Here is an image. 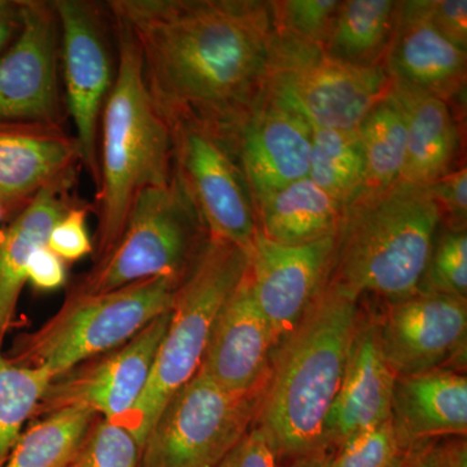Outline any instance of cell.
I'll use <instances>...</instances> for the list:
<instances>
[{
	"label": "cell",
	"instance_id": "obj_25",
	"mask_svg": "<svg viewBox=\"0 0 467 467\" xmlns=\"http://www.w3.org/2000/svg\"><path fill=\"white\" fill-rule=\"evenodd\" d=\"M400 2L344 0L335 14L325 50L350 66L382 67L391 45Z\"/></svg>",
	"mask_w": 467,
	"mask_h": 467
},
{
	"label": "cell",
	"instance_id": "obj_5",
	"mask_svg": "<svg viewBox=\"0 0 467 467\" xmlns=\"http://www.w3.org/2000/svg\"><path fill=\"white\" fill-rule=\"evenodd\" d=\"M248 264L250 256L238 245L209 235L181 282L149 383L121 425L140 447L169 399L201 368L218 313L242 281Z\"/></svg>",
	"mask_w": 467,
	"mask_h": 467
},
{
	"label": "cell",
	"instance_id": "obj_19",
	"mask_svg": "<svg viewBox=\"0 0 467 467\" xmlns=\"http://www.w3.org/2000/svg\"><path fill=\"white\" fill-rule=\"evenodd\" d=\"M466 51L434 26L427 0L400 2L383 67L393 84L434 95L454 109L465 98Z\"/></svg>",
	"mask_w": 467,
	"mask_h": 467
},
{
	"label": "cell",
	"instance_id": "obj_7",
	"mask_svg": "<svg viewBox=\"0 0 467 467\" xmlns=\"http://www.w3.org/2000/svg\"><path fill=\"white\" fill-rule=\"evenodd\" d=\"M208 238L198 211L173 177L138 196L115 247L70 291L101 294L158 276L181 285Z\"/></svg>",
	"mask_w": 467,
	"mask_h": 467
},
{
	"label": "cell",
	"instance_id": "obj_17",
	"mask_svg": "<svg viewBox=\"0 0 467 467\" xmlns=\"http://www.w3.org/2000/svg\"><path fill=\"white\" fill-rule=\"evenodd\" d=\"M275 349L245 272L218 313L199 371L229 391H254L267 386Z\"/></svg>",
	"mask_w": 467,
	"mask_h": 467
},
{
	"label": "cell",
	"instance_id": "obj_36",
	"mask_svg": "<svg viewBox=\"0 0 467 467\" xmlns=\"http://www.w3.org/2000/svg\"><path fill=\"white\" fill-rule=\"evenodd\" d=\"M441 223L451 230H466L467 171L465 167L453 169L441 180L430 184Z\"/></svg>",
	"mask_w": 467,
	"mask_h": 467
},
{
	"label": "cell",
	"instance_id": "obj_30",
	"mask_svg": "<svg viewBox=\"0 0 467 467\" xmlns=\"http://www.w3.org/2000/svg\"><path fill=\"white\" fill-rule=\"evenodd\" d=\"M420 291L467 300L466 230L438 233Z\"/></svg>",
	"mask_w": 467,
	"mask_h": 467
},
{
	"label": "cell",
	"instance_id": "obj_15",
	"mask_svg": "<svg viewBox=\"0 0 467 467\" xmlns=\"http://www.w3.org/2000/svg\"><path fill=\"white\" fill-rule=\"evenodd\" d=\"M334 238L306 245H282L257 234L247 273L276 348L294 333L324 287Z\"/></svg>",
	"mask_w": 467,
	"mask_h": 467
},
{
	"label": "cell",
	"instance_id": "obj_37",
	"mask_svg": "<svg viewBox=\"0 0 467 467\" xmlns=\"http://www.w3.org/2000/svg\"><path fill=\"white\" fill-rule=\"evenodd\" d=\"M278 460L272 436L256 423L217 467H279Z\"/></svg>",
	"mask_w": 467,
	"mask_h": 467
},
{
	"label": "cell",
	"instance_id": "obj_31",
	"mask_svg": "<svg viewBox=\"0 0 467 467\" xmlns=\"http://www.w3.org/2000/svg\"><path fill=\"white\" fill-rule=\"evenodd\" d=\"M67 467H140V447L125 427L97 417Z\"/></svg>",
	"mask_w": 467,
	"mask_h": 467
},
{
	"label": "cell",
	"instance_id": "obj_32",
	"mask_svg": "<svg viewBox=\"0 0 467 467\" xmlns=\"http://www.w3.org/2000/svg\"><path fill=\"white\" fill-rule=\"evenodd\" d=\"M407 450L389 418L343 441L334 451V467H396Z\"/></svg>",
	"mask_w": 467,
	"mask_h": 467
},
{
	"label": "cell",
	"instance_id": "obj_13",
	"mask_svg": "<svg viewBox=\"0 0 467 467\" xmlns=\"http://www.w3.org/2000/svg\"><path fill=\"white\" fill-rule=\"evenodd\" d=\"M169 319L164 313L122 346L55 377L36 416L79 407L122 425L146 389Z\"/></svg>",
	"mask_w": 467,
	"mask_h": 467
},
{
	"label": "cell",
	"instance_id": "obj_20",
	"mask_svg": "<svg viewBox=\"0 0 467 467\" xmlns=\"http://www.w3.org/2000/svg\"><path fill=\"white\" fill-rule=\"evenodd\" d=\"M232 137L254 202L308 177V122L266 97Z\"/></svg>",
	"mask_w": 467,
	"mask_h": 467
},
{
	"label": "cell",
	"instance_id": "obj_38",
	"mask_svg": "<svg viewBox=\"0 0 467 467\" xmlns=\"http://www.w3.org/2000/svg\"><path fill=\"white\" fill-rule=\"evenodd\" d=\"M427 12L431 23L445 38L467 50L466 0H427Z\"/></svg>",
	"mask_w": 467,
	"mask_h": 467
},
{
	"label": "cell",
	"instance_id": "obj_22",
	"mask_svg": "<svg viewBox=\"0 0 467 467\" xmlns=\"http://www.w3.org/2000/svg\"><path fill=\"white\" fill-rule=\"evenodd\" d=\"M78 177L48 186L5 226L0 236V346L7 335L26 284V265L36 248L46 245L52 227L84 202L77 193Z\"/></svg>",
	"mask_w": 467,
	"mask_h": 467
},
{
	"label": "cell",
	"instance_id": "obj_34",
	"mask_svg": "<svg viewBox=\"0 0 467 467\" xmlns=\"http://www.w3.org/2000/svg\"><path fill=\"white\" fill-rule=\"evenodd\" d=\"M90 213L91 202H81L67 211L52 227L46 245L64 263H76L94 252V242L88 230Z\"/></svg>",
	"mask_w": 467,
	"mask_h": 467
},
{
	"label": "cell",
	"instance_id": "obj_27",
	"mask_svg": "<svg viewBox=\"0 0 467 467\" xmlns=\"http://www.w3.org/2000/svg\"><path fill=\"white\" fill-rule=\"evenodd\" d=\"M359 142L365 158L362 192L387 189L401 180L407 150L404 115L389 94L359 122Z\"/></svg>",
	"mask_w": 467,
	"mask_h": 467
},
{
	"label": "cell",
	"instance_id": "obj_24",
	"mask_svg": "<svg viewBox=\"0 0 467 467\" xmlns=\"http://www.w3.org/2000/svg\"><path fill=\"white\" fill-rule=\"evenodd\" d=\"M261 235L282 245H306L335 236L344 205L310 178L254 202Z\"/></svg>",
	"mask_w": 467,
	"mask_h": 467
},
{
	"label": "cell",
	"instance_id": "obj_41",
	"mask_svg": "<svg viewBox=\"0 0 467 467\" xmlns=\"http://www.w3.org/2000/svg\"><path fill=\"white\" fill-rule=\"evenodd\" d=\"M285 467H334V451L333 450L313 451L292 460L290 465Z\"/></svg>",
	"mask_w": 467,
	"mask_h": 467
},
{
	"label": "cell",
	"instance_id": "obj_42",
	"mask_svg": "<svg viewBox=\"0 0 467 467\" xmlns=\"http://www.w3.org/2000/svg\"><path fill=\"white\" fill-rule=\"evenodd\" d=\"M5 225H7V218H5V211H3L2 205H0V236L3 235Z\"/></svg>",
	"mask_w": 467,
	"mask_h": 467
},
{
	"label": "cell",
	"instance_id": "obj_26",
	"mask_svg": "<svg viewBox=\"0 0 467 467\" xmlns=\"http://www.w3.org/2000/svg\"><path fill=\"white\" fill-rule=\"evenodd\" d=\"M97 417L79 407L46 414L21 434L0 467H67Z\"/></svg>",
	"mask_w": 467,
	"mask_h": 467
},
{
	"label": "cell",
	"instance_id": "obj_8",
	"mask_svg": "<svg viewBox=\"0 0 467 467\" xmlns=\"http://www.w3.org/2000/svg\"><path fill=\"white\" fill-rule=\"evenodd\" d=\"M382 67L350 66L319 43L275 26L270 38L265 97L325 129L356 130L389 91Z\"/></svg>",
	"mask_w": 467,
	"mask_h": 467
},
{
	"label": "cell",
	"instance_id": "obj_29",
	"mask_svg": "<svg viewBox=\"0 0 467 467\" xmlns=\"http://www.w3.org/2000/svg\"><path fill=\"white\" fill-rule=\"evenodd\" d=\"M54 376L43 368L15 364L0 346V466L14 450Z\"/></svg>",
	"mask_w": 467,
	"mask_h": 467
},
{
	"label": "cell",
	"instance_id": "obj_33",
	"mask_svg": "<svg viewBox=\"0 0 467 467\" xmlns=\"http://www.w3.org/2000/svg\"><path fill=\"white\" fill-rule=\"evenodd\" d=\"M339 0H276L269 2L278 29L325 46Z\"/></svg>",
	"mask_w": 467,
	"mask_h": 467
},
{
	"label": "cell",
	"instance_id": "obj_28",
	"mask_svg": "<svg viewBox=\"0 0 467 467\" xmlns=\"http://www.w3.org/2000/svg\"><path fill=\"white\" fill-rule=\"evenodd\" d=\"M310 128L308 178L343 205L362 192L365 158L358 130Z\"/></svg>",
	"mask_w": 467,
	"mask_h": 467
},
{
	"label": "cell",
	"instance_id": "obj_4",
	"mask_svg": "<svg viewBox=\"0 0 467 467\" xmlns=\"http://www.w3.org/2000/svg\"><path fill=\"white\" fill-rule=\"evenodd\" d=\"M113 21L117 73L100 117L99 175L91 202L98 220L95 261L119 242L138 196L173 181L171 128L144 82L130 33L115 17Z\"/></svg>",
	"mask_w": 467,
	"mask_h": 467
},
{
	"label": "cell",
	"instance_id": "obj_18",
	"mask_svg": "<svg viewBox=\"0 0 467 467\" xmlns=\"http://www.w3.org/2000/svg\"><path fill=\"white\" fill-rule=\"evenodd\" d=\"M396 378L380 346L377 313L361 306L339 392L326 420L328 450H337L350 436L391 418Z\"/></svg>",
	"mask_w": 467,
	"mask_h": 467
},
{
	"label": "cell",
	"instance_id": "obj_40",
	"mask_svg": "<svg viewBox=\"0 0 467 467\" xmlns=\"http://www.w3.org/2000/svg\"><path fill=\"white\" fill-rule=\"evenodd\" d=\"M21 26V0H0V54L16 38Z\"/></svg>",
	"mask_w": 467,
	"mask_h": 467
},
{
	"label": "cell",
	"instance_id": "obj_2",
	"mask_svg": "<svg viewBox=\"0 0 467 467\" xmlns=\"http://www.w3.org/2000/svg\"><path fill=\"white\" fill-rule=\"evenodd\" d=\"M361 304L326 284L294 333L275 349L257 423L279 459L328 450L326 420L339 392Z\"/></svg>",
	"mask_w": 467,
	"mask_h": 467
},
{
	"label": "cell",
	"instance_id": "obj_10",
	"mask_svg": "<svg viewBox=\"0 0 467 467\" xmlns=\"http://www.w3.org/2000/svg\"><path fill=\"white\" fill-rule=\"evenodd\" d=\"M165 119L171 128L174 180L209 235L238 245L250 256L259 227L233 138L192 117Z\"/></svg>",
	"mask_w": 467,
	"mask_h": 467
},
{
	"label": "cell",
	"instance_id": "obj_21",
	"mask_svg": "<svg viewBox=\"0 0 467 467\" xmlns=\"http://www.w3.org/2000/svg\"><path fill=\"white\" fill-rule=\"evenodd\" d=\"M391 420L405 447L425 439L466 436L465 374L438 368L396 378Z\"/></svg>",
	"mask_w": 467,
	"mask_h": 467
},
{
	"label": "cell",
	"instance_id": "obj_3",
	"mask_svg": "<svg viewBox=\"0 0 467 467\" xmlns=\"http://www.w3.org/2000/svg\"><path fill=\"white\" fill-rule=\"evenodd\" d=\"M441 226L430 186L399 181L361 192L344 205L325 282L359 300L411 296L420 291Z\"/></svg>",
	"mask_w": 467,
	"mask_h": 467
},
{
	"label": "cell",
	"instance_id": "obj_12",
	"mask_svg": "<svg viewBox=\"0 0 467 467\" xmlns=\"http://www.w3.org/2000/svg\"><path fill=\"white\" fill-rule=\"evenodd\" d=\"M23 26L0 54V119L66 125L54 0H21Z\"/></svg>",
	"mask_w": 467,
	"mask_h": 467
},
{
	"label": "cell",
	"instance_id": "obj_35",
	"mask_svg": "<svg viewBox=\"0 0 467 467\" xmlns=\"http://www.w3.org/2000/svg\"><path fill=\"white\" fill-rule=\"evenodd\" d=\"M396 467H467L465 436L413 442Z\"/></svg>",
	"mask_w": 467,
	"mask_h": 467
},
{
	"label": "cell",
	"instance_id": "obj_16",
	"mask_svg": "<svg viewBox=\"0 0 467 467\" xmlns=\"http://www.w3.org/2000/svg\"><path fill=\"white\" fill-rule=\"evenodd\" d=\"M81 150L66 125L0 119V205L7 223L43 190L77 178Z\"/></svg>",
	"mask_w": 467,
	"mask_h": 467
},
{
	"label": "cell",
	"instance_id": "obj_23",
	"mask_svg": "<svg viewBox=\"0 0 467 467\" xmlns=\"http://www.w3.org/2000/svg\"><path fill=\"white\" fill-rule=\"evenodd\" d=\"M404 115L407 150L401 180L430 186L453 171L460 150V129L454 109L434 95L408 86L389 85Z\"/></svg>",
	"mask_w": 467,
	"mask_h": 467
},
{
	"label": "cell",
	"instance_id": "obj_9",
	"mask_svg": "<svg viewBox=\"0 0 467 467\" xmlns=\"http://www.w3.org/2000/svg\"><path fill=\"white\" fill-rule=\"evenodd\" d=\"M265 391H229L198 371L160 411L140 467H217L259 420Z\"/></svg>",
	"mask_w": 467,
	"mask_h": 467
},
{
	"label": "cell",
	"instance_id": "obj_1",
	"mask_svg": "<svg viewBox=\"0 0 467 467\" xmlns=\"http://www.w3.org/2000/svg\"><path fill=\"white\" fill-rule=\"evenodd\" d=\"M164 117L234 131L263 103L275 23L263 0H109Z\"/></svg>",
	"mask_w": 467,
	"mask_h": 467
},
{
	"label": "cell",
	"instance_id": "obj_11",
	"mask_svg": "<svg viewBox=\"0 0 467 467\" xmlns=\"http://www.w3.org/2000/svg\"><path fill=\"white\" fill-rule=\"evenodd\" d=\"M60 26V66L67 117L75 125L82 168L98 183L99 128L117 73L115 21L109 5L54 0Z\"/></svg>",
	"mask_w": 467,
	"mask_h": 467
},
{
	"label": "cell",
	"instance_id": "obj_14",
	"mask_svg": "<svg viewBox=\"0 0 467 467\" xmlns=\"http://www.w3.org/2000/svg\"><path fill=\"white\" fill-rule=\"evenodd\" d=\"M383 355L396 376L465 367L467 300L418 291L377 315Z\"/></svg>",
	"mask_w": 467,
	"mask_h": 467
},
{
	"label": "cell",
	"instance_id": "obj_39",
	"mask_svg": "<svg viewBox=\"0 0 467 467\" xmlns=\"http://www.w3.org/2000/svg\"><path fill=\"white\" fill-rule=\"evenodd\" d=\"M26 284L36 290L47 292L58 290L67 284L66 263L47 247L36 248L26 265Z\"/></svg>",
	"mask_w": 467,
	"mask_h": 467
},
{
	"label": "cell",
	"instance_id": "obj_6",
	"mask_svg": "<svg viewBox=\"0 0 467 467\" xmlns=\"http://www.w3.org/2000/svg\"><path fill=\"white\" fill-rule=\"evenodd\" d=\"M180 284L150 278L101 292L70 291L57 315L15 342V364L43 368L58 377L130 340L153 319L173 308Z\"/></svg>",
	"mask_w": 467,
	"mask_h": 467
}]
</instances>
